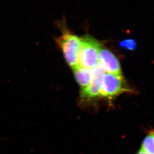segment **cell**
Returning <instances> with one entry per match:
<instances>
[{
  "label": "cell",
  "mask_w": 154,
  "mask_h": 154,
  "mask_svg": "<svg viewBox=\"0 0 154 154\" xmlns=\"http://www.w3.org/2000/svg\"><path fill=\"white\" fill-rule=\"evenodd\" d=\"M140 150L148 154H154V131L145 138Z\"/></svg>",
  "instance_id": "cell-7"
},
{
  "label": "cell",
  "mask_w": 154,
  "mask_h": 154,
  "mask_svg": "<svg viewBox=\"0 0 154 154\" xmlns=\"http://www.w3.org/2000/svg\"><path fill=\"white\" fill-rule=\"evenodd\" d=\"M137 154H148L147 153H146L145 152H144L143 151L141 150H140V151L139 152H138V153Z\"/></svg>",
  "instance_id": "cell-9"
},
{
  "label": "cell",
  "mask_w": 154,
  "mask_h": 154,
  "mask_svg": "<svg viewBox=\"0 0 154 154\" xmlns=\"http://www.w3.org/2000/svg\"><path fill=\"white\" fill-rule=\"evenodd\" d=\"M91 80L85 91L80 92V103L83 106L95 104L100 98V90L106 72L100 63L91 69Z\"/></svg>",
  "instance_id": "cell-4"
},
{
  "label": "cell",
  "mask_w": 154,
  "mask_h": 154,
  "mask_svg": "<svg viewBox=\"0 0 154 154\" xmlns=\"http://www.w3.org/2000/svg\"><path fill=\"white\" fill-rule=\"evenodd\" d=\"M56 41L61 49L69 65L72 69L79 66L81 38L69 31H65Z\"/></svg>",
  "instance_id": "cell-3"
},
{
  "label": "cell",
  "mask_w": 154,
  "mask_h": 154,
  "mask_svg": "<svg viewBox=\"0 0 154 154\" xmlns=\"http://www.w3.org/2000/svg\"><path fill=\"white\" fill-rule=\"evenodd\" d=\"M120 45L122 47L128 49H131L134 47V43L133 41H132V40H126L121 42H120Z\"/></svg>",
  "instance_id": "cell-8"
},
{
  "label": "cell",
  "mask_w": 154,
  "mask_h": 154,
  "mask_svg": "<svg viewBox=\"0 0 154 154\" xmlns=\"http://www.w3.org/2000/svg\"><path fill=\"white\" fill-rule=\"evenodd\" d=\"M75 78L80 86L81 91L86 90L90 85L91 80V69L78 66L72 69Z\"/></svg>",
  "instance_id": "cell-6"
},
{
  "label": "cell",
  "mask_w": 154,
  "mask_h": 154,
  "mask_svg": "<svg viewBox=\"0 0 154 154\" xmlns=\"http://www.w3.org/2000/svg\"><path fill=\"white\" fill-rule=\"evenodd\" d=\"M99 63L109 73L122 75L121 66L118 59L109 50L102 48L99 52Z\"/></svg>",
  "instance_id": "cell-5"
},
{
  "label": "cell",
  "mask_w": 154,
  "mask_h": 154,
  "mask_svg": "<svg viewBox=\"0 0 154 154\" xmlns=\"http://www.w3.org/2000/svg\"><path fill=\"white\" fill-rule=\"evenodd\" d=\"M131 92L132 90L127 85L123 75L105 73L100 90L101 99H106L110 104L117 96Z\"/></svg>",
  "instance_id": "cell-1"
},
{
  "label": "cell",
  "mask_w": 154,
  "mask_h": 154,
  "mask_svg": "<svg viewBox=\"0 0 154 154\" xmlns=\"http://www.w3.org/2000/svg\"><path fill=\"white\" fill-rule=\"evenodd\" d=\"M82 44L79 55V65L92 69L99 63V52L102 45L90 35L81 38Z\"/></svg>",
  "instance_id": "cell-2"
}]
</instances>
